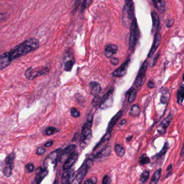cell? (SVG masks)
<instances>
[{
	"mask_svg": "<svg viewBox=\"0 0 184 184\" xmlns=\"http://www.w3.org/2000/svg\"><path fill=\"white\" fill-rule=\"evenodd\" d=\"M84 184H97V179L95 177H92L85 180Z\"/></svg>",
	"mask_w": 184,
	"mask_h": 184,
	"instance_id": "obj_38",
	"label": "cell"
},
{
	"mask_svg": "<svg viewBox=\"0 0 184 184\" xmlns=\"http://www.w3.org/2000/svg\"><path fill=\"white\" fill-rule=\"evenodd\" d=\"M148 87L150 88H154L155 87V84L152 81H149L148 82Z\"/></svg>",
	"mask_w": 184,
	"mask_h": 184,
	"instance_id": "obj_46",
	"label": "cell"
},
{
	"mask_svg": "<svg viewBox=\"0 0 184 184\" xmlns=\"http://www.w3.org/2000/svg\"><path fill=\"white\" fill-rule=\"evenodd\" d=\"M159 53H158V54L156 55V56H155V58H154V61H153V65H152L153 66H154V65L156 64L157 61V59H158V58H159Z\"/></svg>",
	"mask_w": 184,
	"mask_h": 184,
	"instance_id": "obj_48",
	"label": "cell"
},
{
	"mask_svg": "<svg viewBox=\"0 0 184 184\" xmlns=\"http://www.w3.org/2000/svg\"><path fill=\"white\" fill-rule=\"evenodd\" d=\"M78 158V155L74 152L64 163L63 167V170L66 171V170L70 169L76 163Z\"/></svg>",
	"mask_w": 184,
	"mask_h": 184,
	"instance_id": "obj_18",
	"label": "cell"
},
{
	"mask_svg": "<svg viewBox=\"0 0 184 184\" xmlns=\"http://www.w3.org/2000/svg\"><path fill=\"white\" fill-rule=\"evenodd\" d=\"M184 100V85L179 87L177 93V101L179 105H182Z\"/></svg>",
	"mask_w": 184,
	"mask_h": 184,
	"instance_id": "obj_25",
	"label": "cell"
},
{
	"mask_svg": "<svg viewBox=\"0 0 184 184\" xmlns=\"http://www.w3.org/2000/svg\"><path fill=\"white\" fill-rule=\"evenodd\" d=\"M76 146L74 144L70 145L67 147L63 150L61 154V157L59 158V162L61 163H64L65 161L74 152Z\"/></svg>",
	"mask_w": 184,
	"mask_h": 184,
	"instance_id": "obj_11",
	"label": "cell"
},
{
	"mask_svg": "<svg viewBox=\"0 0 184 184\" xmlns=\"http://www.w3.org/2000/svg\"><path fill=\"white\" fill-rule=\"evenodd\" d=\"M161 171H162L161 168H159L154 173V174H153V176L152 177L150 184H157L158 181H159L160 178Z\"/></svg>",
	"mask_w": 184,
	"mask_h": 184,
	"instance_id": "obj_27",
	"label": "cell"
},
{
	"mask_svg": "<svg viewBox=\"0 0 184 184\" xmlns=\"http://www.w3.org/2000/svg\"><path fill=\"white\" fill-rule=\"evenodd\" d=\"M71 116L73 117H78L80 116V112L75 108H72L70 110Z\"/></svg>",
	"mask_w": 184,
	"mask_h": 184,
	"instance_id": "obj_37",
	"label": "cell"
},
{
	"mask_svg": "<svg viewBox=\"0 0 184 184\" xmlns=\"http://www.w3.org/2000/svg\"><path fill=\"white\" fill-rule=\"evenodd\" d=\"M154 3V6L158 11L160 12H163L165 9V0H152Z\"/></svg>",
	"mask_w": 184,
	"mask_h": 184,
	"instance_id": "obj_24",
	"label": "cell"
},
{
	"mask_svg": "<svg viewBox=\"0 0 184 184\" xmlns=\"http://www.w3.org/2000/svg\"><path fill=\"white\" fill-rule=\"evenodd\" d=\"M137 96V91L136 89H132L131 92H130L129 97H128V102L129 103H132L134 102V100H135L136 97Z\"/></svg>",
	"mask_w": 184,
	"mask_h": 184,
	"instance_id": "obj_33",
	"label": "cell"
},
{
	"mask_svg": "<svg viewBox=\"0 0 184 184\" xmlns=\"http://www.w3.org/2000/svg\"><path fill=\"white\" fill-rule=\"evenodd\" d=\"M58 132V130L56 128L53 127H49L47 128L45 130V134L47 135L51 136L57 133Z\"/></svg>",
	"mask_w": 184,
	"mask_h": 184,
	"instance_id": "obj_32",
	"label": "cell"
},
{
	"mask_svg": "<svg viewBox=\"0 0 184 184\" xmlns=\"http://www.w3.org/2000/svg\"><path fill=\"white\" fill-rule=\"evenodd\" d=\"M93 2V0H83L82 4V11H84L86 9L91 6Z\"/></svg>",
	"mask_w": 184,
	"mask_h": 184,
	"instance_id": "obj_36",
	"label": "cell"
},
{
	"mask_svg": "<svg viewBox=\"0 0 184 184\" xmlns=\"http://www.w3.org/2000/svg\"><path fill=\"white\" fill-rule=\"evenodd\" d=\"M49 72V68L45 67L42 69H33L30 67L25 72V76L29 80H34L37 77L45 75Z\"/></svg>",
	"mask_w": 184,
	"mask_h": 184,
	"instance_id": "obj_7",
	"label": "cell"
},
{
	"mask_svg": "<svg viewBox=\"0 0 184 184\" xmlns=\"http://www.w3.org/2000/svg\"><path fill=\"white\" fill-rule=\"evenodd\" d=\"M39 43L36 38H29L15 47L14 49L6 53L10 63L16 59L35 50L39 47Z\"/></svg>",
	"mask_w": 184,
	"mask_h": 184,
	"instance_id": "obj_1",
	"label": "cell"
},
{
	"mask_svg": "<svg viewBox=\"0 0 184 184\" xmlns=\"http://www.w3.org/2000/svg\"><path fill=\"white\" fill-rule=\"evenodd\" d=\"M182 80H183V81H184V75H183V77H182Z\"/></svg>",
	"mask_w": 184,
	"mask_h": 184,
	"instance_id": "obj_54",
	"label": "cell"
},
{
	"mask_svg": "<svg viewBox=\"0 0 184 184\" xmlns=\"http://www.w3.org/2000/svg\"><path fill=\"white\" fill-rule=\"evenodd\" d=\"M110 178L108 176H105L102 180V184H110Z\"/></svg>",
	"mask_w": 184,
	"mask_h": 184,
	"instance_id": "obj_42",
	"label": "cell"
},
{
	"mask_svg": "<svg viewBox=\"0 0 184 184\" xmlns=\"http://www.w3.org/2000/svg\"><path fill=\"white\" fill-rule=\"evenodd\" d=\"M126 123V119H123V121H122L121 123H120V125H122H122H123V124H124Z\"/></svg>",
	"mask_w": 184,
	"mask_h": 184,
	"instance_id": "obj_51",
	"label": "cell"
},
{
	"mask_svg": "<svg viewBox=\"0 0 184 184\" xmlns=\"http://www.w3.org/2000/svg\"><path fill=\"white\" fill-rule=\"evenodd\" d=\"M53 184H57V181L56 180H55V182H54V183Z\"/></svg>",
	"mask_w": 184,
	"mask_h": 184,
	"instance_id": "obj_53",
	"label": "cell"
},
{
	"mask_svg": "<svg viewBox=\"0 0 184 184\" xmlns=\"http://www.w3.org/2000/svg\"><path fill=\"white\" fill-rule=\"evenodd\" d=\"M74 179L75 176L74 170L70 168L69 170H66L63 173L61 182L62 184H72Z\"/></svg>",
	"mask_w": 184,
	"mask_h": 184,
	"instance_id": "obj_12",
	"label": "cell"
},
{
	"mask_svg": "<svg viewBox=\"0 0 184 184\" xmlns=\"http://www.w3.org/2000/svg\"><path fill=\"white\" fill-rule=\"evenodd\" d=\"M15 158V154L14 152H11L6 159L3 174L6 177H9L12 174V170L14 165Z\"/></svg>",
	"mask_w": 184,
	"mask_h": 184,
	"instance_id": "obj_9",
	"label": "cell"
},
{
	"mask_svg": "<svg viewBox=\"0 0 184 184\" xmlns=\"http://www.w3.org/2000/svg\"><path fill=\"white\" fill-rule=\"evenodd\" d=\"M132 136H130L129 137H128L127 138V141H128V142H129V141H130V140H132Z\"/></svg>",
	"mask_w": 184,
	"mask_h": 184,
	"instance_id": "obj_52",
	"label": "cell"
},
{
	"mask_svg": "<svg viewBox=\"0 0 184 184\" xmlns=\"http://www.w3.org/2000/svg\"><path fill=\"white\" fill-rule=\"evenodd\" d=\"M80 1L81 0H75V2H74V10L75 11L79 7L80 3Z\"/></svg>",
	"mask_w": 184,
	"mask_h": 184,
	"instance_id": "obj_45",
	"label": "cell"
},
{
	"mask_svg": "<svg viewBox=\"0 0 184 184\" xmlns=\"http://www.w3.org/2000/svg\"><path fill=\"white\" fill-rule=\"evenodd\" d=\"M119 60L117 58H111L110 59V63H111V64L113 65H114V66H116V65H118V64H119Z\"/></svg>",
	"mask_w": 184,
	"mask_h": 184,
	"instance_id": "obj_43",
	"label": "cell"
},
{
	"mask_svg": "<svg viewBox=\"0 0 184 184\" xmlns=\"http://www.w3.org/2000/svg\"><path fill=\"white\" fill-rule=\"evenodd\" d=\"M113 103V91L110 90L101 97L100 108L103 110L108 109L112 107Z\"/></svg>",
	"mask_w": 184,
	"mask_h": 184,
	"instance_id": "obj_8",
	"label": "cell"
},
{
	"mask_svg": "<svg viewBox=\"0 0 184 184\" xmlns=\"http://www.w3.org/2000/svg\"><path fill=\"white\" fill-rule=\"evenodd\" d=\"M117 50H118V47L116 45H108L105 47V55L107 58H110L117 52Z\"/></svg>",
	"mask_w": 184,
	"mask_h": 184,
	"instance_id": "obj_21",
	"label": "cell"
},
{
	"mask_svg": "<svg viewBox=\"0 0 184 184\" xmlns=\"http://www.w3.org/2000/svg\"><path fill=\"white\" fill-rule=\"evenodd\" d=\"M130 63V59H128L125 61V62H124L119 67H118L114 71L113 75L114 77H119V78L123 77L124 75H126Z\"/></svg>",
	"mask_w": 184,
	"mask_h": 184,
	"instance_id": "obj_13",
	"label": "cell"
},
{
	"mask_svg": "<svg viewBox=\"0 0 184 184\" xmlns=\"http://www.w3.org/2000/svg\"><path fill=\"white\" fill-rule=\"evenodd\" d=\"M140 29L138 26L136 18L135 17L130 25V34L129 38V49L133 50L137 44L140 37Z\"/></svg>",
	"mask_w": 184,
	"mask_h": 184,
	"instance_id": "obj_3",
	"label": "cell"
},
{
	"mask_svg": "<svg viewBox=\"0 0 184 184\" xmlns=\"http://www.w3.org/2000/svg\"><path fill=\"white\" fill-rule=\"evenodd\" d=\"M150 158H149L147 156H146L145 155H142V156L140 157V160H139V162H140V164L142 165L149 164V163H150Z\"/></svg>",
	"mask_w": 184,
	"mask_h": 184,
	"instance_id": "obj_35",
	"label": "cell"
},
{
	"mask_svg": "<svg viewBox=\"0 0 184 184\" xmlns=\"http://www.w3.org/2000/svg\"><path fill=\"white\" fill-rule=\"evenodd\" d=\"M91 94L94 96L98 95L101 91V85L96 81H92L89 83Z\"/></svg>",
	"mask_w": 184,
	"mask_h": 184,
	"instance_id": "obj_23",
	"label": "cell"
},
{
	"mask_svg": "<svg viewBox=\"0 0 184 184\" xmlns=\"http://www.w3.org/2000/svg\"><path fill=\"white\" fill-rule=\"evenodd\" d=\"M115 151L117 156L119 157H123L125 155V150L124 149L123 146L120 144H116L115 147Z\"/></svg>",
	"mask_w": 184,
	"mask_h": 184,
	"instance_id": "obj_28",
	"label": "cell"
},
{
	"mask_svg": "<svg viewBox=\"0 0 184 184\" xmlns=\"http://www.w3.org/2000/svg\"><path fill=\"white\" fill-rule=\"evenodd\" d=\"M183 154H184V143L183 144V146H182V152H181V156L183 155Z\"/></svg>",
	"mask_w": 184,
	"mask_h": 184,
	"instance_id": "obj_50",
	"label": "cell"
},
{
	"mask_svg": "<svg viewBox=\"0 0 184 184\" xmlns=\"http://www.w3.org/2000/svg\"><path fill=\"white\" fill-rule=\"evenodd\" d=\"M48 170L47 168H43L38 167L36 170V177L34 179V184H40L45 177L48 174Z\"/></svg>",
	"mask_w": 184,
	"mask_h": 184,
	"instance_id": "obj_16",
	"label": "cell"
},
{
	"mask_svg": "<svg viewBox=\"0 0 184 184\" xmlns=\"http://www.w3.org/2000/svg\"><path fill=\"white\" fill-rule=\"evenodd\" d=\"M45 152H46V150L44 148H42V147H39L37 149L36 154L38 155H42L43 154H44Z\"/></svg>",
	"mask_w": 184,
	"mask_h": 184,
	"instance_id": "obj_41",
	"label": "cell"
},
{
	"mask_svg": "<svg viewBox=\"0 0 184 184\" xmlns=\"http://www.w3.org/2000/svg\"><path fill=\"white\" fill-rule=\"evenodd\" d=\"M92 165H93L92 160L91 159H87L78 170L72 184H81L83 178H85V176L87 174L88 169Z\"/></svg>",
	"mask_w": 184,
	"mask_h": 184,
	"instance_id": "obj_4",
	"label": "cell"
},
{
	"mask_svg": "<svg viewBox=\"0 0 184 184\" xmlns=\"http://www.w3.org/2000/svg\"><path fill=\"white\" fill-rule=\"evenodd\" d=\"M8 16V14L7 12L0 13V23L2 22V21H3L5 20H6Z\"/></svg>",
	"mask_w": 184,
	"mask_h": 184,
	"instance_id": "obj_40",
	"label": "cell"
},
{
	"mask_svg": "<svg viewBox=\"0 0 184 184\" xmlns=\"http://www.w3.org/2000/svg\"><path fill=\"white\" fill-rule=\"evenodd\" d=\"M168 148H169L168 143V142H166L164 144V146H163V148L161 150V151L156 155V157H157V158L158 159V158H161L162 157L164 156V155L166 154V152L168 151Z\"/></svg>",
	"mask_w": 184,
	"mask_h": 184,
	"instance_id": "obj_30",
	"label": "cell"
},
{
	"mask_svg": "<svg viewBox=\"0 0 184 184\" xmlns=\"http://www.w3.org/2000/svg\"><path fill=\"white\" fill-rule=\"evenodd\" d=\"M170 97V94L168 92H162L161 97H160V101L163 104H166L168 103V100Z\"/></svg>",
	"mask_w": 184,
	"mask_h": 184,
	"instance_id": "obj_34",
	"label": "cell"
},
{
	"mask_svg": "<svg viewBox=\"0 0 184 184\" xmlns=\"http://www.w3.org/2000/svg\"><path fill=\"white\" fill-rule=\"evenodd\" d=\"M173 114L170 113L168 115L165 119H163L161 123L160 124L159 126H158V127L157 128V131L160 134L164 135L166 132V129L170 125V123L173 119Z\"/></svg>",
	"mask_w": 184,
	"mask_h": 184,
	"instance_id": "obj_14",
	"label": "cell"
},
{
	"mask_svg": "<svg viewBox=\"0 0 184 184\" xmlns=\"http://www.w3.org/2000/svg\"><path fill=\"white\" fill-rule=\"evenodd\" d=\"M75 64V60L74 59H72L70 61H67L65 63V66H64V70L66 72H70L72 70L73 68V65Z\"/></svg>",
	"mask_w": 184,
	"mask_h": 184,
	"instance_id": "obj_29",
	"label": "cell"
},
{
	"mask_svg": "<svg viewBox=\"0 0 184 184\" xmlns=\"http://www.w3.org/2000/svg\"><path fill=\"white\" fill-rule=\"evenodd\" d=\"M161 42V34L160 33L157 31V33L155 34V37H154V41L152 45L151 48L150 49L149 53L148 54V58H151L153 55H154L155 52H156L157 49L158 47L159 46Z\"/></svg>",
	"mask_w": 184,
	"mask_h": 184,
	"instance_id": "obj_17",
	"label": "cell"
},
{
	"mask_svg": "<svg viewBox=\"0 0 184 184\" xmlns=\"http://www.w3.org/2000/svg\"><path fill=\"white\" fill-rule=\"evenodd\" d=\"M61 149H57L54 151L51 152L48 156H47V158L45 159L43 163V165L44 166L45 168H48L50 163L51 164L53 165L54 170L57 165V158L58 156V154L60 152Z\"/></svg>",
	"mask_w": 184,
	"mask_h": 184,
	"instance_id": "obj_10",
	"label": "cell"
},
{
	"mask_svg": "<svg viewBox=\"0 0 184 184\" xmlns=\"http://www.w3.org/2000/svg\"><path fill=\"white\" fill-rule=\"evenodd\" d=\"M135 7L132 0H126L122 13V22L124 26L129 27L134 20Z\"/></svg>",
	"mask_w": 184,
	"mask_h": 184,
	"instance_id": "obj_2",
	"label": "cell"
},
{
	"mask_svg": "<svg viewBox=\"0 0 184 184\" xmlns=\"http://www.w3.org/2000/svg\"><path fill=\"white\" fill-rule=\"evenodd\" d=\"M122 115V113L121 111H119L114 116L113 118L111 119V120L109 122V124L108 126L107 130V132H111L112 130L113 129V127L115 125L117 122L119 120V119L121 117Z\"/></svg>",
	"mask_w": 184,
	"mask_h": 184,
	"instance_id": "obj_22",
	"label": "cell"
},
{
	"mask_svg": "<svg viewBox=\"0 0 184 184\" xmlns=\"http://www.w3.org/2000/svg\"><path fill=\"white\" fill-rule=\"evenodd\" d=\"M92 127V122L91 121H87L83 124L80 137V146L83 148L86 146L91 139Z\"/></svg>",
	"mask_w": 184,
	"mask_h": 184,
	"instance_id": "obj_5",
	"label": "cell"
},
{
	"mask_svg": "<svg viewBox=\"0 0 184 184\" xmlns=\"http://www.w3.org/2000/svg\"><path fill=\"white\" fill-rule=\"evenodd\" d=\"M111 137V132H107L105 133V135L103 136V137L101 138L97 145H96L94 148L93 149V151H99L100 150H101L102 148H105L106 146L107 145L108 143H109V140Z\"/></svg>",
	"mask_w": 184,
	"mask_h": 184,
	"instance_id": "obj_15",
	"label": "cell"
},
{
	"mask_svg": "<svg viewBox=\"0 0 184 184\" xmlns=\"http://www.w3.org/2000/svg\"><path fill=\"white\" fill-rule=\"evenodd\" d=\"M25 170L26 171V172H28V173L32 172L34 170V166L33 164L29 163V164L26 165V166L25 167Z\"/></svg>",
	"mask_w": 184,
	"mask_h": 184,
	"instance_id": "obj_39",
	"label": "cell"
},
{
	"mask_svg": "<svg viewBox=\"0 0 184 184\" xmlns=\"http://www.w3.org/2000/svg\"><path fill=\"white\" fill-rule=\"evenodd\" d=\"M148 65V61H144V62L142 64V66L141 67L140 70L138 71V73L135 81L136 87L138 88H141L146 82V72Z\"/></svg>",
	"mask_w": 184,
	"mask_h": 184,
	"instance_id": "obj_6",
	"label": "cell"
},
{
	"mask_svg": "<svg viewBox=\"0 0 184 184\" xmlns=\"http://www.w3.org/2000/svg\"><path fill=\"white\" fill-rule=\"evenodd\" d=\"M173 23H174V20H173V18L168 19V21H167V23H166V26L168 28H171L173 25Z\"/></svg>",
	"mask_w": 184,
	"mask_h": 184,
	"instance_id": "obj_44",
	"label": "cell"
},
{
	"mask_svg": "<svg viewBox=\"0 0 184 184\" xmlns=\"http://www.w3.org/2000/svg\"><path fill=\"white\" fill-rule=\"evenodd\" d=\"M150 175V172L148 171H144L140 177V181L141 184H144L148 180Z\"/></svg>",
	"mask_w": 184,
	"mask_h": 184,
	"instance_id": "obj_31",
	"label": "cell"
},
{
	"mask_svg": "<svg viewBox=\"0 0 184 184\" xmlns=\"http://www.w3.org/2000/svg\"><path fill=\"white\" fill-rule=\"evenodd\" d=\"M141 109L137 105H135L132 106L130 110V115L132 117H137L140 115Z\"/></svg>",
	"mask_w": 184,
	"mask_h": 184,
	"instance_id": "obj_26",
	"label": "cell"
},
{
	"mask_svg": "<svg viewBox=\"0 0 184 184\" xmlns=\"http://www.w3.org/2000/svg\"><path fill=\"white\" fill-rule=\"evenodd\" d=\"M151 18L152 20V33L155 34L158 31V28L159 26V18L158 15L155 11L151 12Z\"/></svg>",
	"mask_w": 184,
	"mask_h": 184,
	"instance_id": "obj_20",
	"label": "cell"
},
{
	"mask_svg": "<svg viewBox=\"0 0 184 184\" xmlns=\"http://www.w3.org/2000/svg\"><path fill=\"white\" fill-rule=\"evenodd\" d=\"M172 168V164H170L169 165V166H168V168H167V171L168 172H170Z\"/></svg>",
	"mask_w": 184,
	"mask_h": 184,
	"instance_id": "obj_49",
	"label": "cell"
},
{
	"mask_svg": "<svg viewBox=\"0 0 184 184\" xmlns=\"http://www.w3.org/2000/svg\"><path fill=\"white\" fill-rule=\"evenodd\" d=\"M53 144V141H48V142L45 144L44 146L45 147H50V146H52Z\"/></svg>",
	"mask_w": 184,
	"mask_h": 184,
	"instance_id": "obj_47",
	"label": "cell"
},
{
	"mask_svg": "<svg viewBox=\"0 0 184 184\" xmlns=\"http://www.w3.org/2000/svg\"><path fill=\"white\" fill-rule=\"evenodd\" d=\"M111 152V146H106L105 148H102L101 150L97 152L95 155V158H102L107 157L109 156Z\"/></svg>",
	"mask_w": 184,
	"mask_h": 184,
	"instance_id": "obj_19",
	"label": "cell"
}]
</instances>
